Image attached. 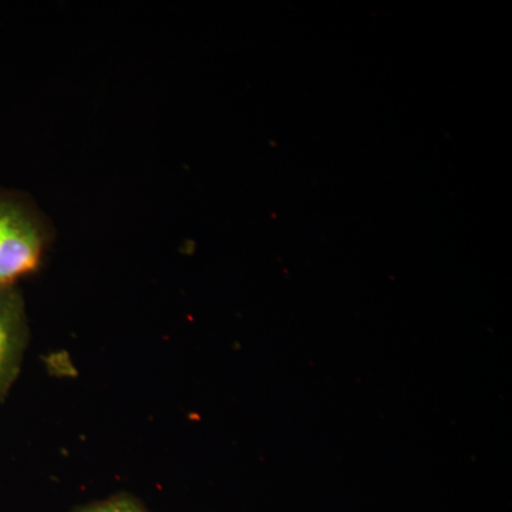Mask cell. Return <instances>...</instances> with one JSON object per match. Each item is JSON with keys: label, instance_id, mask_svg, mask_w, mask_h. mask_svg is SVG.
Returning a JSON list of instances; mask_svg holds the SVG:
<instances>
[{"label": "cell", "instance_id": "cell-2", "mask_svg": "<svg viewBox=\"0 0 512 512\" xmlns=\"http://www.w3.org/2000/svg\"><path fill=\"white\" fill-rule=\"evenodd\" d=\"M26 342L23 302L15 289L0 292V396L18 373Z\"/></svg>", "mask_w": 512, "mask_h": 512}, {"label": "cell", "instance_id": "cell-1", "mask_svg": "<svg viewBox=\"0 0 512 512\" xmlns=\"http://www.w3.org/2000/svg\"><path fill=\"white\" fill-rule=\"evenodd\" d=\"M53 237L52 222L29 195L0 188V292L39 268Z\"/></svg>", "mask_w": 512, "mask_h": 512}, {"label": "cell", "instance_id": "cell-3", "mask_svg": "<svg viewBox=\"0 0 512 512\" xmlns=\"http://www.w3.org/2000/svg\"><path fill=\"white\" fill-rule=\"evenodd\" d=\"M76 512H147L133 497L128 495H116V497L107 498L82 508Z\"/></svg>", "mask_w": 512, "mask_h": 512}]
</instances>
